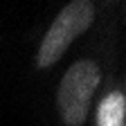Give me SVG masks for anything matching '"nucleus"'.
I'll use <instances>...</instances> for the list:
<instances>
[{
    "label": "nucleus",
    "instance_id": "nucleus-1",
    "mask_svg": "<svg viewBox=\"0 0 126 126\" xmlns=\"http://www.w3.org/2000/svg\"><path fill=\"white\" fill-rule=\"evenodd\" d=\"M99 79H101V70L94 61L83 59L68 68L56 94L59 113L65 126H83L90 113L94 90L99 86Z\"/></svg>",
    "mask_w": 126,
    "mask_h": 126
},
{
    "label": "nucleus",
    "instance_id": "nucleus-2",
    "mask_svg": "<svg viewBox=\"0 0 126 126\" xmlns=\"http://www.w3.org/2000/svg\"><path fill=\"white\" fill-rule=\"evenodd\" d=\"M92 20H94V5L92 2L74 0V2L65 5L41 41V50L36 54V65L38 68L54 65L63 56V52L70 47V43L92 25Z\"/></svg>",
    "mask_w": 126,
    "mask_h": 126
},
{
    "label": "nucleus",
    "instance_id": "nucleus-3",
    "mask_svg": "<svg viewBox=\"0 0 126 126\" xmlns=\"http://www.w3.org/2000/svg\"><path fill=\"white\" fill-rule=\"evenodd\" d=\"M126 97L122 92H110L97 108V126H124Z\"/></svg>",
    "mask_w": 126,
    "mask_h": 126
}]
</instances>
